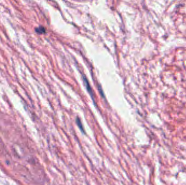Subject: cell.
<instances>
[{
    "mask_svg": "<svg viewBox=\"0 0 186 185\" xmlns=\"http://www.w3.org/2000/svg\"><path fill=\"white\" fill-rule=\"evenodd\" d=\"M83 79L84 82L85 83V84H86V88H87V90H88V91L89 92V94H90L91 97H93V96H92V95H93V93H92V89H91V88H90V85H89V83L88 82L87 79L85 77H83Z\"/></svg>",
    "mask_w": 186,
    "mask_h": 185,
    "instance_id": "obj_1",
    "label": "cell"
},
{
    "mask_svg": "<svg viewBox=\"0 0 186 185\" xmlns=\"http://www.w3.org/2000/svg\"><path fill=\"white\" fill-rule=\"evenodd\" d=\"M76 123H77V124H78V127H79V128L81 129L82 132H83V133H85V132H84V130L83 127L82 126V123H81L80 119H79L78 117V118H76Z\"/></svg>",
    "mask_w": 186,
    "mask_h": 185,
    "instance_id": "obj_2",
    "label": "cell"
},
{
    "mask_svg": "<svg viewBox=\"0 0 186 185\" xmlns=\"http://www.w3.org/2000/svg\"><path fill=\"white\" fill-rule=\"evenodd\" d=\"M35 31L38 33L43 34L45 32V29L43 27H38L37 29H35Z\"/></svg>",
    "mask_w": 186,
    "mask_h": 185,
    "instance_id": "obj_3",
    "label": "cell"
}]
</instances>
